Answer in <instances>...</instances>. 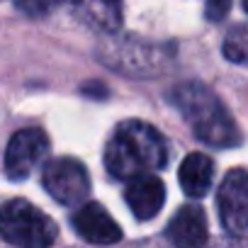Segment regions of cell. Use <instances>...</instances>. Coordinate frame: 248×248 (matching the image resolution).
<instances>
[{"label": "cell", "mask_w": 248, "mask_h": 248, "mask_svg": "<svg viewBox=\"0 0 248 248\" xmlns=\"http://www.w3.org/2000/svg\"><path fill=\"white\" fill-rule=\"evenodd\" d=\"M170 102L185 117L195 137L214 149H231L243 141L236 119L229 114L224 102L217 97L212 88L197 80H187L173 88Z\"/></svg>", "instance_id": "obj_1"}, {"label": "cell", "mask_w": 248, "mask_h": 248, "mask_svg": "<svg viewBox=\"0 0 248 248\" xmlns=\"http://www.w3.org/2000/svg\"><path fill=\"white\" fill-rule=\"evenodd\" d=\"M168 163V144L161 132L141 119H127L114 129L105 149V168L117 180L158 170Z\"/></svg>", "instance_id": "obj_2"}, {"label": "cell", "mask_w": 248, "mask_h": 248, "mask_svg": "<svg viewBox=\"0 0 248 248\" xmlns=\"http://www.w3.org/2000/svg\"><path fill=\"white\" fill-rule=\"evenodd\" d=\"M59 229L51 217L27 200H10L0 207V238L17 248H46L56 241Z\"/></svg>", "instance_id": "obj_3"}, {"label": "cell", "mask_w": 248, "mask_h": 248, "mask_svg": "<svg viewBox=\"0 0 248 248\" xmlns=\"http://www.w3.org/2000/svg\"><path fill=\"white\" fill-rule=\"evenodd\" d=\"M42 185L44 190L61 204L73 207L83 202L90 192V175L85 166L76 158H54L42 170Z\"/></svg>", "instance_id": "obj_4"}, {"label": "cell", "mask_w": 248, "mask_h": 248, "mask_svg": "<svg viewBox=\"0 0 248 248\" xmlns=\"http://www.w3.org/2000/svg\"><path fill=\"white\" fill-rule=\"evenodd\" d=\"M100 59L107 66L122 71V76H156L163 63V54L154 44H144L139 39H112L100 49Z\"/></svg>", "instance_id": "obj_5"}, {"label": "cell", "mask_w": 248, "mask_h": 248, "mask_svg": "<svg viewBox=\"0 0 248 248\" xmlns=\"http://www.w3.org/2000/svg\"><path fill=\"white\" fill-rule=\"evenodd\" d=\"M217 207L221 226L238 236L248 231V170L233 168L217 190Z\"/></svg>", "instance_id": "obj_6"}, {"label": "cell", "mask_w": 248, "mask_h": 248, "mask_svg": "<svg viewBox=\"0 0 248 248\" xmlns=\"http://www.w3.org/2000/svg\"><path fill=\"white\" fill-rule=\"evenodd\" d=\"M49 154V139L39 129H22L13 134L8 149H5V175L10 180H25L30 178L46 158Z\"/></svg>", "instance_id": "obj_7"}, {"label": "cell", "mask_w": 248, "mask_h": 248, "mask_svg": "<svg viewBox=\"0 0 248 248\" xmlns=\"http://www.w3.org/2000/svg\"><path fill=\"white\" fill-rule=\"evenodd\" d=\"M124 200H127L132 214L139 221H149L154 219L166 202V185L161 183V178L151 175V173H141L127 180V190H124Z\"/></svg>", "instance_id": "obj_8"}, {"label": "cell", "mask_w": 248, "mask_h": 248, "mask_svg": "<svg viewBox=\"0 0 248 248\" xmlns=\"http://www.w3.org/2000/svg\"><path fill=\"white\" fill-rule=\"evenodd\" d=\"M73 226L83 241L95 243V246H112L122 238V229L107 214V209L97 202L83 204L73 217Z\"/></svg>", "instance_id": "obj_9"}, {"label": "cell", "mask_w": 248, "mask_h": 248, "mask_svg": "<svg viewBox=\"0 0 248 248\" xmlns=\"http://www.w3.org/2000/svg\"><path fill=\"white\" fill-rule=\"evenodd\" d=\"M207 236H209L207 233V217H204L202 207H197V204L180 207L178 214L168 224V238L183 248L202 246V243H207Z\"/></svg>", "instance_id": "obj_10"}, {"label": "cell", "mask_w": 248, "mask_h": 248, "mask_svg": "<svg viewBox=\"0 0 248 248\" xmlns=\"http://www.w3.org/2000/svg\"><path fill=\"white\" fill-rule=\"evenodd\" d=\"M212 178H214V163L204 154H190L180 163L178 180L187 197H204L212 187Z\"/></svg>", "instance_id": "obj_11"}, {"label": "cell", "mask_w": 248, "mask_h": 248, "mask_svg": "<svg viewBox=\"0 0 248 248\" xmlns=\"http://www.w3.org/2000/svg\"><path fill=\"white\" fill-rule=\"evenodd\" d=\"M76 13L93 30L114 34L122 25V0H73Z\"/></svg>", "instance_id": "obj_12"}, {"label": "cell", "mask_w": 248, "mask_h": 248, "mask_svg": "<svg viewBox=\"0 0 248 248\" xmlns=\"http://www.w3.org/2000/svg\"><path fill=\"white\" fill-rule=\"evenodd\" d=\"M224 56L231 63H241L248 66V27L246 25H236L229 30V34L224 37Z\"/></svg>", "instance_id": "obj_13"}, {"label": "cell", "mask_w": 248, "mask_h": 248, "mask_svg": "<svg viewBox=\"0 0 248 248\" xmlns=\"http://www.w3.org/2000/svg\"><path fill=\"white\" fill-rule=\"evenodd\" d=\"M13 3L30 17H44L56 8L59 0H13Z\"/></svg>", "instance_id": "obj_14"}, {"label": "cell", "mask_w": 248, "mask_h": 248, "mask_svg": "<svg viewBox=\"0 0 248 248\" xmlns=\"http://www.w3.org/2000/svg\"><path fill=\"white\" fill-rule=\"evenodd\" d=\"M231 10V0H204V15L209 22H221Z\"/></svg>", "instance_id": "obj_15"}, {"label": "cell", "mask_w": 248, "mask_h": 248, "mask_svg": "<svg viewBox=\"0 0 248 248\" xmlns=\"http://www.w3.org/2000/svg\"><path fill=\"white\" fill-rule=\"evenodd\" d=\"M243 10L248 13V0H243Z\"/></svg>", "instance_id": "obj_16"}]
</instances>
